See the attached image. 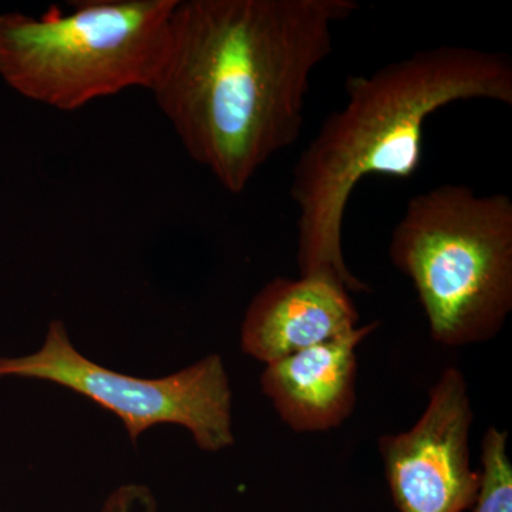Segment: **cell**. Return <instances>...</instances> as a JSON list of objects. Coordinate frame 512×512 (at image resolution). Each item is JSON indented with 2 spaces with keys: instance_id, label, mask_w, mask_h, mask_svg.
Here are the masks:
<instances>
[{
  "instance_id": "6da1fadb",
  "label": "cell",
  "mask_w": 512,
  "mask_h": 512,
  "mask_svg": "<svg viewBox=\"0 0 512 512\" xmlns=\"http://www.w3.org/2000/svg\"><path fill=\"white\" fill-rule=\"evenodd\" d=\"M355 0H178L150 92L188 156L241 194L301 136L312 74Z\"/></svg>"
},
{
  "instance_id": "7a4b0ae2",
  "label": "cell",
  "mask_w": 512,
  "mask_h": 512,
  "mask_svg": "<svg viewBox=\"0 0 512 512\" xmlns=\"http://www.w3.org/2000/svg\"><path fill=\"white\" fill-rule=\"evenodd\" d=\"M346 103L333 111L302 151L292 173L298 208L301 276L330 272L349 292L369 286L350 272L342 248L352 192L367 175L407 180L421 161L423 127L431 114L463 100L512 106V62L504 53L439 46L355 74Z\"/></svg>"
},
{
  "instance_id": "3957f363",
  "label": "cell",
  "mask_w": 512,
  "mask_h": 512,
  "mask_svg": "<svg viewBox=\"0 0 512 512\" xmlns=\"http://www.w3.org/2000/svg\"><path fill=\"white\" fill-rule=\"evenodd\" d=\"M389 255L410 278L437 343L495 338L512 311V200L443 184L407 202Z\"/></svg>"
},
{
  "instance_id": "277c9868",
  "label": "cell",
  "mask_w": 512,
  "mask_h": 512,
  "mask_svg": "<svg viewBox=\"0 0 512 512\" xmlns=\"http://www.w3.org/2000/svg\"><path fill=\"white\" fill-rule=\"evenodd\" d=\"M178 0H90L72 12L0 16V76L26 99L82 109L133 87L150 89Z\"/></svg>"
},
{
  "instance_id": "5b68a950",
  "label": "cell",
  "mask_w": 512,
  "mask_h": 512,
  "mask_svg": "<svg viewBox=\"0 0 512 512\" xmlns=\"http://www.w3.org/2000/svg\"><path fill=\"white\" fill-rule=\"evenodd\" d=\"M47 380L89 397L123 420L130 440L160 423L184 426L204 451L234 444L232 392L221 356L211 355L163 379H138L101 367L74 349L66 326L53 320L33 355L0 359V377Z\"/></svg>"
},
{
  "instance_id": "8992f818",
  "label": "cell",
  "mask_w": 512,
  "mask_h": 512,
  "mask_svg": "<svg viewBox=\"0 0 512 512\" xmlns=\"http://www.w3.org/2000/svg\"><path fill=\"white\" fill-rule=\"evenodd\" d=\"M473 420L466 379L456 367H447L412 429L380 437L384 476L397 511L474 510L481 473L470 464Z\"/></svg>"
},
{
  "instance_id": "52a82bcc",
  "label": "cell",
  "mask_w": 512,
  "mask_h": 512,
  "mask_svg": "<svg viewBox=\"0 0 512 512\" xmlns=\"http://www.w3.org/2000/svg\"><path fill=\"white\" fill-rule=\"evenodd\" d=\"M359 312L335 274L275 278L252 299L241 329L244 353L266 365L359 326Z\"/></svg>"
},
{
  "instance_id": "ba28073f",
  "label": "cell",
  "mask_w": 512,
  "mask_h": 512,
  "mask_svg": "<svg viewBox=\"0 0 512 512\" xmlns=\"http://www.w3.org/2000/svg\"><path fill=\"white\" fill-rule=\"evenodd\" d=\"M379 322L303 349L266 365L261 377L265 396L296 433L339 427L356 406V349Z\"/></svg>"
},
{
  "instance_id": "9c48e42d",
  "label": "cell",
  "mask_w": 512,
  "mask_h": 512,
  "mask_svg": "<svg viewBox=\"0 0 512 512\" xmlns=\"http://www.w3.org/2000/svg\"><path fill=\"white\" fill-rule=\"evenodd\" d=\"M481 488L474 512H512L508 431L490 427L481 441Z\"/></svg>"
},
{
  "instance_id": "30bf717a",
  "label": "cell",
  "mask_w": 512,
  "mask_h": 512,
  "mask_svg": "<svg viewBox=\"0 0 512 512\" xmlns=\"http://www.w3.org/2000/svg\"><path fill=\"white\" fill-rule=\"evenodd\" d=\"M154 500L143 487H124L116 491L104 507V512H154Z\"/></svg>"
}]
</instances>
